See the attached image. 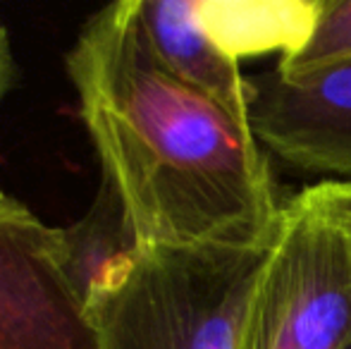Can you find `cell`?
Returning a JSON list of instances; mask_svg holds the SVG:
<instances>
[{
	"mask_svg": "<svg viewBox=\"0 0 351 349\" xmlns=\"http://www.w3.org/2000/svg\"><path fill=\"white\" fill-rule=\"evenodd\" d=\"M320 0L291 3H222L199 0V14L208 34L232 58L296 51L313 29Z\"/></svg>",
	"mask_w": 351,
	"mask_h": 349,
	"instance_id": "ba28073f",
	"label": "cell"
},
{
	"mask_svg": "<svg viewBox=\"0 0 351 349\" xmlns=\"http://www.w3.org/2000/svg\"><path fill=\"white\" fill-rule=\"evenodd\" d=\"M14 75H17V62H14L12 41H10V34L5 29V24L0 22V103H3V98L12 88Z\"/></svg>",
	"mask_w": 351,
	"mask_h": 349,
	"instance_id": "30bf717a",
	"label": "cell"
},
{
	"mask_svg": "<svg viewBox=\"0 0 351 349\" xmlns=\"http://www.w3.org/2000/svg\"><path fill=\"white\" fill-rule=\"evenodd\" d=\"M0 349H101L62 268V232L0 191Z\"/></svg>",
	"mask_w": 351,
	"mask_h": 349,
	"instance_id": "277c9868",
	"label": "cell"
},
{
	"mask_svg": "<svg viewBox=\"0 0 351 349\" xmlns=\"http://www.w3.org/2000/svg\"><path fill=\"white\" fill-rule=\"evenodd\" d=\"M351 62V0H320L313 29L273 67L282 80L304 82Z\"/></svg>",
	"mask_w": 351,
	"mask_h": 349,
	"instance_id": "9c48e42d",
	"label": "cell"
},
{
	"mask_svg": "<svg viewBox=\"0 0 351 349\" xmlns=\"http://www.w3.org/2000/svg\"><path fill=\"white\" fill-rule=\"evenodd\" d=\"M239 349H351V182L282 199Z\"/></svg>",
	"mask_w": 351,
	"mask_h": 349,
	"instance_id": "3957f363",
	"label": "cell"
},
{
	"mask_svg": "<svg viewBox=\"0 0 351 349\" xmlns=\"http://www.w3.org/2000/svg\"><path fill=\"white\" fill-rule=\"evenodd\" d=\"M62 232V268L77 297L88 304L98 299L141 252L120 196L108 182H101L96 201L84 218Z\"/></svg>",
	"mask_w": 351,
	"mask_h": 349,
	"instance_id": "52a82bcc",
	"label": "cell"
},
{
	"mask_svg": "<svg viewBox=\"0 0 351 349\" xmlns=\"http://www.w3.org/2000/svg\"><path fill=\"white\" fill-rule=\"evenodd\" d=\"M249 127L285 165L351 182V62L304 82L275 70L246 77Z\"/></svg>",
	"mask_w": 351,
	"mask_h": 349,
	"instance_id": "5b68a950",
	"label": "cell"
},
{
	"mask_svg": "<svg viewBox=\"0 0 351 349\" xmlns=\"http://www.w3.org/2000/svg\"><path fill=\"white\" fill-rule=\"evenodd\" d=\"M136 17L162 70L249 127L246 77L204 27L199 0H136Z\"/></svg>",
	"mask_w": 351,
	"mask_h": 349,
	"instance_id": "8992f818",
	"label": "cell"
},
{
	"mask_svg": "<svg viewBox=\"0 0 351 349\" xmlns=\"http://www.w3.org/2000/svg\"><path fill=\"white\" fill-rule=\"evenodd\" d=\"M268 249L146 247L88 304L101 349H239Z\"/></svg>",
	"mask_w": 351,
	"mask_h": 349,
	"instance_id": "7a4b0ae2",
	"label": "cell"
},
{
	"mask_svg": "<svg viewBox=\"0 0 351 349\" xmlns=\"http://www.w3.org/2000/svg\"><path fill=\"white\" fill-rule=\"evenodd\" d=\"M65 65L141 249L270 247L282 199L268 154L251 127L162 70L136 0L88 17Z\"/></svg>",
	"mask_w": 351,
	"mask_h": 349,
	"instance_id": "6da1fadb",
	"label": "cell"
}]
</instances>
